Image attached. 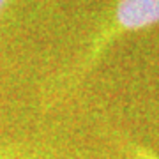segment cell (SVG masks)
Segmentation results:
<instances>
[{"label": "cell", "mask_w": 159, "mask_h": 159, "mask_svg": "<svg viewBox=\"0 0 159 159\" xmlns=\"http://www.w3.org/2000/svg\"><path fill=\"white\" fill-rule=\"evenodd\" d=\"M157 23L159 0H117L90 34L76 58L44 85L41 94V110L50 111L64 104L119 39Z\"/></svg>", "instance_id": "cell-1"}, {"label": "cell", "mask_w": 159, "mask_h": 159, "mask_svg": "<svg viewBox=\"0 0 159 159\" xmlns=\"http://www.w3.org/2000/svg\"><path fill=\"white\" fill-rule=\"evenodd\" d=\"M120 145H122V150H124L127 159H159V154L156 150L145 147V145L134 142V140H125V138H122L120 140Z\"/></svg>", "instance_id": "cell-2"}, {"label": "cell", "mask_w": 159, "mask_h": 159, "mask_svg": "<svg viewBox=\"0 0 159 159\" xmlns=\"http://www.w3.org/2000/svg\"><path fill=\"white\" fill-rule=\"evenodd\" d=\"M0 159H50L44 157L43 154L32 152V150H23L16 147H0Z\"/></svg>", "instance_id": "cell-3"}, {"label": "cell", "mask_w": 159, "mask_h": 159, "mask_svg": "<svg viewBox=\"0 0 159 159\" xmlns=\"http://www.w3.org/2000/svg\"><path fill=\"white\" fill-rule=\"evenodd\" d=\"M7 2H9V0H0V14L4 12V9H6V6H7Z\"/></svg>", "instance_id": "cell-4"}]
</instances>
